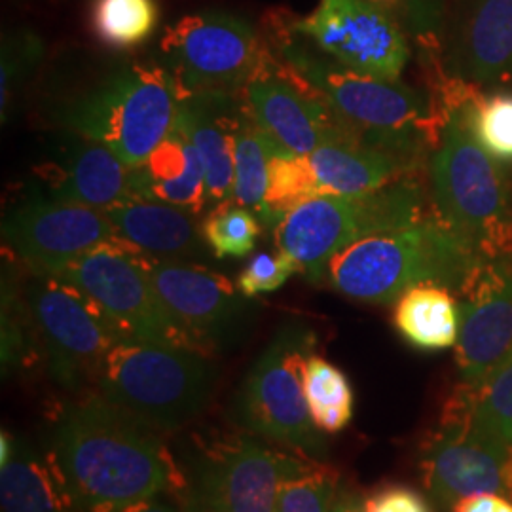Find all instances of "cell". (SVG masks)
<instances>
[{
    "label": "cell",
    "mask_w": 512,
    "mask_h": 512,
    "mask_svg": "<svg viewBox=\"0 0 512 512\" xmlns=\"http://www.w3.org/2000/svg\"><path fill=\"white\" fill-rule=\"evenodd\" d=\"M52 459L82 512H118L177 495L181 469L158 431L88 393L55 421Z\"/></svg>",
    "instance_id": "cell-1"
},
{
    "label": "cell",
    "mask_w": 512,
    "mask_h": 512,
    "mask_svg": "<svg viewBox=\"0 0 512 512\" xmlns=\"http://www.w3.org/2000/svg\"><path fill=\"white\" fill-rule=\"evenodd\" d=\"M270 27L272 52L323 95L361 143L427 165L448 118L437 93L349 71L294 31L283 14Z\"/></svg>",
    "instance_id": "cell-2"
},
{
    "label": "cell",
    "mask_w": 512,
    "mask_h": 512,
    "mask_svg": "<svg viewBox=\"0 0 512 512\" xmlns=\"http://www.w3.org/2000/svg\"><path fill=\"white\" fill-rule=\"evenodd\" d=\"M480 88L444 76L435 93L448 112L427 160L433 219L484 258L512 256V200L505 171L476 143L467 109Z\"/></svg>",
    "instance_id": "cell-3"
},
{
    "label": "cell",
    "mask_w": 512,
    "mask_h": 512,
    "mask_svg": "<svg viewBox=\"0 0 512 512\" xmlns=\"http://www.w3.org/2000/svg\"><path fill=\"white\" fill-rule=\"evenodd\" d=\"M480 258L484 256L431 217L351 243L330 260L323 285L366 304L397 302L423 283L456 293Z\"/></svg>",
    "instance_id": "cell-4"
},
{
    "label": "cell",
    "mask_w": 512,
    "mask_h": 512,
    "mask_svg": "<svg viewBox=\"0 0 512 512\" xmlns=\"http://www.w3.org/2000/svg\"><path fill=\"white\" fill-rule=\"evenodd\" d=\"M431 217L423 175L412 173L366 194L311 198L277 224L275 245L311 285H323L330 260L351 243Z\"/></svg>",
    "instance_id": "cell-5"
},
{
    "label": "cell",
    "mask_w": 512,
    "mask_h": 512,
    "mask_svg": "<svg viewBox=\"0 0 512 512\" xmlns=\"http://www.w3.org/2000/svg\"><path fill=\"white\" fill-rule=\"evenodd\" d=\"M179 105V92L158 63H126L55 109L54 122L137 167L173 131Z\"/></svg>",
    "instance_id": "cell-6"
},
{
    "label": "cell",
    "mask_w": 512,
    "mask_h": 512,
    "mask_svg": "<svg viewBox=\"0 0 512 512\" xmlns=\"http://www.w3.org/2000/svg\"><path fill=\"white\" fill-rule=\"evenodd\" d=\"M215 382L217 368L200 351L120 340L95 387L131 418L158 433H175L207 408Z\"/></svg>",
    "instance_id": "cell-7"
},
{
    "label": "cell",
    "mask_w": 512,
    "mask_h": 512,
    "mask_svg": "<svg viewBox=\"0 0 512 512\" xmlns=\"http://www.w3.org/2000/svg\"><path fill=\"white\" fill-rule=\"evenodd\" d=\"M313 348L315 332L306 323L281 325L239 385L232 410L247 433L321 461L329 444L311 420L304 393V365Z\"/></svg>",
    "instance_id": "cell-8"
},
{
    "label": "cell",
    "mask_w": 512,
    "mask_h": 512,
    "mask_svg": "<svg viewBox=\"0 0 512 512\" xmlns=\"http://www.w3.org/2000/svg\"><path fill=\"white\" fill-rule=\"evenodd\" d=\"M311 461L256 435L198 440L179 467L177 495L188 512H275L281 484Z\"/></svg>",
    "instance_id": "cell-9"
},
{
    "label": "cell",
    "mask_w": 512,
    "mask_h": 512,
    "mask_svg": "<svg viewBox=\"0 0 512 512\" xmlns=\"http://www.w3.org/2000/svg\"><path fill=\"white\" fill-rule=\"evenodd\" d=\"M148 262L150 256L116 238L76 256L48 275L61 277L90 296L122 340L200 351L156 291Z\"/></svg>",
    "instance_id": "cell-10"
},
{
    "label": "cell",
    "mask_w": 512,
    "mask_h": 512,
    "mask_svg": "<svg viewBox=\"0 0 512 512\" xmlns=\"http://www.w3.org/2000/svg\"><path fill=\"white\" fill-rule=\"evenodd\" d=\"M249 19L226 10H200L171 23L158 42V65L179 97L239 93L268 54Z\"/></svg>",
    "instance_id": "cell-11"
},
{
    "label": "cell",
    "mask_w": 512,
    "mask_h": 512,
    "mask_svg": "<svg viewBox=\"0 0 512 512\" xmlns=\"http://www.w3.org/2000/svg\"><path fill=\"white\" fill-rule=\"evenodd\" d=\"M50 378L71 393L95 387L122 338L90 296L55 275L31 274L25 289Z\"/></svg>",
    "instance_id": "cell-12"
},
{
    "label": "cell",
    "mask_w": 512,
    "mask_h": 512,
    "mask_svg": "<svg viewBox=\"0 0 512 512\" xmlns=\"http://www.w3.org/2000/svg\"><path fill=\"white\" fill-rule=\"evenodd\" d=\"M239 93L279 156H310L327 143L357 139L323 95L289 69L272 48Z\"/></svg>",
    "instance_id": "cell-13"
},
{
    "label": "cell",
    "mask_w": 512,
    "mask_h": 512,
    "mask_svg": "<svg viewBox=\"0 0 512 512\" xmlns=\"http://www.w3.org/2000/svg\"><path fill=\"white\" fill-rule=\"evenodd\" d=\"M291 25L353 73L397 82L412 57L403 25L370 0H319L310 16H293Z\"/></svg>",
    "instance_id": "cell-14"
},
{
    "label": "cell",
    "mask_w": 512,
    "mask_h": 512,
    "mask_svg": "<svg viewBox=\"0 0 512 512\" xmlns=\"http://www.w3.org/2000/svg\"><path fill=\"white\" fill-rule=\"evenodd\" d=\"M148 274L165 306L207 357L236 346L255 321V298L241 293L226 275L186 260L152 256Z\"/></svg>",
    "instance_id": "cell-15"
},
{
    "label": "cell",
    "mask_w": 512,
    "mask_h": 512,
    "mask_svg": "<svg viewBox=\"0 0 512 512\" xmlns=\"http://www.w3.org/2000/svg\"><path fill=\"white\" fill-rule=\"evenodd\" d=\"M110 239L116 234L105 211L55 200L42 188L31 190L2 220L4 245L31 274H54Z\"/></svg>",
    "instance_id": "cell-16"
},
{
    "label": "cell",
    "mask_w": 512,
    "mask_h": 512,
    "mask_svg": "<svg viewBox=\"0 0 512 512\" xmlns=\"http://www.w3.org/2000/svg\"><path fill=\"white\" fill-rule=\"evenodd\" d=\"M461 384L475 385L512 359V256L480 258L456 289Z\"/></svg>",
    "instance_id": "cell-17"
},
{
    "label": "cell",
    "mask_w": 512,
    "mask_h": 512,
    "mask_svg": "<svg viewBox=\"0 0 512 512\" xmlns=\"http://www.w3.org/2000/svg\"><path fill=\"white\" fill-rule=\"evenodd\" d=\"M423 484L444 511L471 495L497 494L512 501V442L476 433L465 421L442 414L423 448Z\"/></svg>",
    "instance_id": "cell-18"
},
{
    "label": "cell",
    "mask_w": 512,
    "mask_h": 512,
    "mask_svg": "<svg viewBox=\"0 0 512 512\" xmlns=\"http://www.w3.org/2000/svg\"><path fill=\"white\" fill-rule=\"evenodd\" d=\"M439 63L476 88L512 86V0H444Z\"/></svg>",
    "instance_id": "cell-19"
},
{
    "label": "cell",
    "mask_w": 512,
    "mask_h": 512,
    "mask_svg": "<svg viewBox=\"0 0 512 512\" xmlns=\"http://www.w3.org/2000/svg\"><path fill=\"white\" fill-rule=\"evenodd\" d=\"M61 131L55 162L40 169L42 190L48 196L99 211L137 200L133 167L105 145L73 131Z\"/></svg>",
    "instance_id": "cell-20"
},
{
    "label": "cell",
    "mask_w": 512,
    "mask_h": 512,
    "mask_svg": "<svg viewBox=\"0 0 512 512\" xmlns=\"http://www.w3.org/2000/svg\"><path fill=\"white\" fill-rule=\"evenodd\" d=\"M243 114L241 93H194L181 99L175 131L198 150L211 205L230 202L234 186V137Z\"/></svg>",
    "instance_id": "cell-21"
},
{
    "label": "cell",
    "mask_w": 512,
    "mask_h": 512,
    "mask_svg": "<svg viewBox=\"0 0 512 512\" xmlns=\"http://www.w3.org/2000/svg\"><path fill=\"white\" fill-rule=\"evenodd\" d=\"M116 238L162 260H198L209 253L192 213L152 200H129L105 211Z\"/></svg>",
    "instance_id": "cell-22"
},
{
    "label": "cell",
    "mask_w": 512,
    "mask_h": 512,
    "mask_svg": "<svg viewBox=\"0 0 512 512\" xmlns=\"http://www.w3.org/2000/svg\"><path fill=\"white\" fill-rule=\"evenodd\" d=\"M133 181L141 200L175 205L192 215L211 205L202 158L175 129L152 150L145 164L133 167Z\"/></svg>",
    "instance_id": "cell-23"
},
{
    "label": "cell",
    "mask_w": 512,
    "mask_h": 512,
    "mask_svg": "<svg viewBox=\"0 0 512 512\" xmlns=\"http://www.w3.org/2000/svg\"><path fill=\"white\" fill-rule=\"evenodd\" d=\"M308 160L321 196L366 194L385 184L395 183L406 175L423 171V165L368 147L357 139L327 143L313 150Z\"/></svg>",
    "instance_id": "cell-24"
},
{
    "label": "cell",
    "mask_w": 512,
    "mask_h": 512,
    "mask_svg": "<svg viewBox=\"0 0 512 512\" xmlns=\"http://www.w3.org/2000/svg\"><path fill=\"white\" fill-rule=\"evenodd\" d=\"M0 505L2 512H82L52 456L40 458L23 442L0 469Z\"/></svg>",
    "instance_id": "cell-25"
},
{
    "label": "cell",
    "mask_w": 512,
    "mask_h": 512,
    "mask_svg": "<svg viewBox=\"0 0 512 512\" xmlns=\"http://www.w3.org/2000/svg\"><path fill=\"white\" fill-rule=\"evenodd\" d=\"M393 325L412 348L440 351L458 344V298L450 289L423 283L397 300Z\"/></svg>",
    "instance_id": "cell-26"
},
{
    "label": "cell",
    "mask_w": 512,
    "mask_h": 512,
    "mask_svg": "<svg viewBox=\"0 0 512 512\" xmlns=\"http://www.w3.org/2000/svg\"><path fill=\"white\" fill-rule=\"evenodd\" d=\"M442 414L465 421L480 435L512 442V359L478 384H459Z\"/></svg>",
    "instance_id": "cell-27"
},
{
    "label": "cell",
    "mask_w": 512,
    "mask_h": 512,
    "mask_svg": "<svg viewBox=\"0 0 512 512\" xmlns=\"http://www.w3.org/2000/svg\"><path fill=\"white\" fill-rule=\"evenodd\" d=\"M274 156H279L277 150L262 129L256 126L251 112L243 103V114L234 137V186L230 202L253 211L260 222L264 217L270 160Z\"/></svg>",
    "instance_id": "cell-28"
},
{
    "label": "cell",
    "mask_w": 512,
    "mask_h": 512,
    "mask_svg": "<svg viewBox=\"0 0 512 512\" xmlns=\"http://www.w3.org/2000/svg\"><path fill=\"white\" fill-rule=\"evenodd\" d=\"M304 393L311 420L323 433H340L353 418L355 395L348 376L321 355L311 353L304 365Z\"/></svg>",
    "instance_id": "cell-29"
},
{
    "label": "cell",
    "mask_w": 512,
    "mask_h": 512,
    "mask_svg": "<svg viewBox=\"0 0 512 512\" xmlns=\"http://www.w3.org/2000/svg\"><path fill=\"white\" fill-rule=\"evenodd\" d=\"M90 23L110 50H133L156 33L160 6L156 0H92Z\"/></svg>",
    "instance_id": "cell-30"
},
{
    "label": "cell",
    "mask_w": 512,
    "mask_h": 512,
    "mask_svg": "<svg viewBox=\"0 0 512 512\" xmlns=\"http://www.w3.org/2000/svg\"><path fill=\"white\" fill-rule=\"evenodd\" d=\"M317 196H321V190L308 156H274L270 160L262 224L275 230L285 215Z\"/></svg>",
    "instance_id": "cell-31"
},
{
    "label": "cell",
    "mask_w": 512,
    "mask_h": 512,
    "mask_svg": "<svg viewBox=\"0 0 512 512\" xmlns=\"http://www.w3.org/2000/svg\"><path fill=\"white\" fill-rule=\"evenodd\" d=\"M262 226L253 211L238 203L224 202L213 207L203 219L202 234L215 258H243L255 251Z\"/></svg>",
    "instance_id": "cell-32"
},
{
    "label": "cell",
    "mask_w": 512,
    "mask_h": 512,
    "mask_svg": "<svg viewBox=\"0 0 512 512\" xmlns=\"http://www.w3.org/2000/svg\"><path fill=\"white\" fill-rule=\"evenodd\" d=\"M44 57V42L33 29L19 27L4 33L0 46V114L6 124L16 97L37 71Z\"/></svg>",
    "instance_id": "cell-33"
},
{
    "label": "cell",
    "mask_w": 512,
    "mask_h": 512,
    "mask_svg": "<svg viewBox=\"0 0 512 512\" xmlns=\"http://www.w3.org/2000/svg\"><path fill=\"white\" fill-rule=\"evenodd\" d=\"M467 124L476 143L494 160L512 164V93H476L467 109Z\"/></svg>",
    "instance_id": "cell-34"
},
{
    "label": "cell",
    "mask_w": 512,
    "mask_h": 512,
    "mask_svg": "<svg viewBox=\"0 0 512 512\" xmlns=\"http://www.w3.org/2000/svg\"><path fill=\"white\" fill-rule=\"evenodd\" d=\"M340 488V473L313 459L281 484L275 512H332Z\"/></svg>",
    "instance_id": "cell-35"
},
{
    "label": "cell",
    "mask_w": 512,
    "mask_h": 512,
    "mask_svg": "<svg viewBox=\"0 0 512 512\" xmlns=\"http://www.w3.org/2000/svg\"><path fill=\"white\" fill-rule=\"evenodd\" d=\"M35 319L29 304H23L14 275L2 277V370L12 374L27 365L33 355Z\"/></svg>",
    "instance_id": "cell-36"
},
{
    "label": "cell",
    "mask_w": 512,
    "mask_h": 512,
    "mask_svg": "<svg viewBox=\"0 0 512 512\" xmlns=\"http://www.w3.org/2000/svg\"><path fill=\"white\" fill-rule=\"evenodd\" d=\"M397 19L429 61H439L444 0H370Z\"/></svg>",
    "instance_id": "cell-37"
},
{
    "label": "cell",
    "mask_w": 512,
    "mask_h": 512,
    "mask_svg": "<svg viewBox=\"0 0 512 512\" xmlns=\"http://www.w3.org/2000/svg\"><path fill=\"white\" fill-rule=\"evenodd\" d=\"M296 272V264L279 249L275 253H258L239 272L236 285L245 296L256 298L258 294L279 291Z\"/></svg>",
    "instance_id": "cell-38"
},
{
    "label": "cell",
    "mask_w": 512,
    "mask_h": 512,
    "mask_svg": "<svg viewBox=\"0 0 512 512\" xmlns=\"http://www.w3.org/2000/svg\"><path fill=\"white\" fill-rule=\"evenodd\" d=\"M365 512H431V507L418 492L391 486L365 499Z\"/></svg>",
    "instance_id": "cell-39"
},
{
    "label": "cell",
    "mask_w": 512,
    "mask_h": 512,
    "mask_svg": "<svg viewBox=\"0 0 512 512\" xmlns=\"http://www.w3.org/2000/svg\"><path fill=\"white\" fill-rule=\"evenodd\" d=\"M454 512H512V501L497 494L471 495L458 501Z\"/></svg>",
    "instance_id": "cell-40"
},
{
    "label": "cell",
    "mask_w": 512,
    "mask_h": 512,
    "mask_svg": "<svg viewBox=\"0 0 512 512\" xmlns=\"http://www.w3.org/2000/svg\"><path fill=\"white\" fill-rule=\"evenodd\" d=\"M118 512H181L179 507L167 499L165 494L154 495V497H148L143 501H137V503H131L128 507L120 509Z\"/></svg>",
    "instance_id": "cell-41"
},
{
    "label": "cell",
    "mask_w": 512,
    "mask_h": 512,
    "mask_svg": "<svg viewBox=\"0 0 512 512\" xmlns=\"http://www.w3.org/2000/svg\"><path fill=\"white\" fill-rule=\"evenodd\" d=\"M332 512H365V501L353 490L340 488V494L336 497Z\"/></svg>",
    "instance_id": "cell-42"
},
{
    "label": "cell",
    "mask_w": 512,
    "mask_h": 512,
    "mask_svg": "<svg viewBox=\"0 0 512 512\" xmlns=\"http://www.w3.org/2000/svg\"><path fill=\"white\" fill-rule=\"evenodd\" d=\"M14 454H16V444H14V440H12V437H10L8 433L2 431V435H0V469L6 467V465L12 461Z\"/></svg>",
    "instance_id": "cell-43"
}]
</instances>
